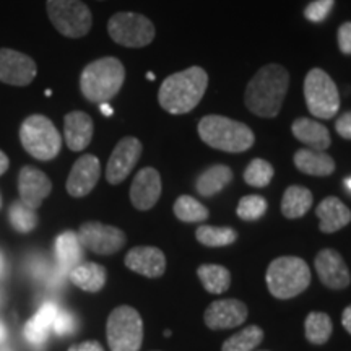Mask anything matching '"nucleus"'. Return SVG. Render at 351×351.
<instances>
[{
    "label": "nucleus",
    "instance_id": "obj_14",
    "mask_svg": "<svg viewBox=\"0 0 351 351\" xmlns=\"http://www.w3.org/2000/svg\"><path fill=\"white\" fill-rule=\"evenodd\" d=\"M315 271L320 282L330 289H345L350 287L351 276L343 257L335 249H322L315 257Z\"/></svg>",
    "mask_w": 351,
    "mask_h": 351
},
{
    "label": "nucleus",
    "instance_id": "obj_9",
    "mask_svg": "<svg viewBox=\"0 0 351 351\" xmlns=\"http://www.w3.org/2000/svg\"><path fill=\"white\" fill-rule=\"evenodd\" d=\"M47 15L65 38H83L93 25L90 8L82 0H47Z\"/></svg>",
    "mask_w": 351,
    "mask_h": 351
},
{
    "label": "nucleus",
    "instance_id": "obj_23",
    "mask_svg": "<svg viewBox=\"0 0 351 351\" xmlns=\"http://www.w3.org/2000/svg\"><path fill=\"white\" fill-rule=\"evenodd\" d=\"M54 252L59 270L69 275L73 267L83 261V245L75 231H64L57 236L54 243Z\"/></svg>",
    "mask_w": 351,
    "mask_h": 351
},
{
    "label": "nucleus",
    "instance_id": "obj_48",
    "mask_svg": "<svg viewBox=\"0 0 351 351\" xmlns=\"http://www.w3.org/2000/svg\"><path fill=\"white\" fill-rule=\"evenodd\" d=\"M69 351H78V348H77V345H73V346H70V348H69Z\"/></svg>",
    "mask_w": 351,
    "mask_h": 351
},
{
    "label": "nucleus",
    "instance_id": "obj_24",
    "mask_svg": "<svg viewBox=\"0 0 351 351\" xmlns=\"http://www.w3.org/2000/svg\"><path fill=\"white\" fill-rule=\"evenodd\" d=\"M293 135L302 142L311 150L324 152L327 150L332 145L330 134H328V129L326 125L319 124L314 119H307V117H301V119H296L291 125Z\"/></svg>",
    "mask_w": 351,
    "mask_h": 351
},
{
    "label": "nucleus",
    "instance_id": "obj_26",
    "mask_svg": "<svg viewBox=\"0 0 351 351\" xmlns=\"http://www.w3.org/2000/svg\"><path fill=\"white\" fill-rule=\"evenodd\" d=\"M295 166L301 173L309 176H330L335 171V161L327 153L302 148L295 153Z\"/></svg>",
    "mask_w": 351,
    "mask_h": 351
},
{
    "label": "nucleus",
    "instance_id": "obj_2",
    "mask_svg": "<svg viewBox=\"0 0 351 351\" xmlns=\"http://www.w3.org/2000/svg\"><path fill=\"white\" fill-rule=\"evenodd\" d=\"M207 86V72L202 67H189L165 78L158 91V101L169 114H187L200 103Z\"/></svg>",
    "mask_w": 351,
    "mask_h": 351
},
{
    "label": "nucleus",
    "instance_id": "obj_8",
    "mask_svg": "<svg viewBox=\"0 0 351 351\" xmlns=\"http://www.w3.org/2000/svg\"><path fill=\"white\" fill-rule=\"evenodd\" d=\"M304 98L309 112L319 119H332L340 109L339 88L322 69H313L306 75Z\"/></svg>",
    "mask_w": 351,
    "mask_h": 351
},
{
    "label": "nucleus",
    "instance_id": "obj_31",
    "mask_svg": "<svg viewBox=\"0 0 351 351\" xmlns=\"http://www.w3.org/2000/svg\"><path fill=\"white\" fill-rule=\"evenodd\" d=\"M195 238L200 244L207 245V247H225L230 245L238 239V232L232 228H217V226H208L202 225L197 228Z\"/></svg>",
    "mask_w": 351,
    "mask_h": 351
},
{
    "label": "nucleus",
    "instance_id": "obj_12",
    "mask_svg": "<svg viewBox=\"0 0 351 351\" xmlns=\"http://www.w3.org/2000/svg\"><path fill=\"white\" fill-rule=\"evenodd\" d=\"M142 155V143L135 137H124L114 148L112 155L109 156L106 179L109 184H121L125 181L130 171L135 168Z\"/></svg>",
    "mask_w": 351,
    "mask_h": 351
},
{
    "label": "nucleus",
    "instance_id": "obj_45",
    "mask_svg": "<svg viewBox=\"0 0 351 351\" xmlns=\"http://www.w3.org/2000/svg\"><path fill=\"white\" fill-rule=\"evenodd\" d=\"M5 337H7L5 326H3V324L0 322V341H3V340H5Z\"/></svg>",
    "mask_w": 351,
    "mask_h": 351
},
{
    "label": "nucleus",
    "instance_id": "obj_30",
    "mask_svg": "<svg viewBox=\"0 0 351 351\" xmlns=\"http://www.w3.org/2000/svg\"><path fill=\"white\" fill-rule=\"evenodd\" d=\"M333 330L332 319L326 313H311L306 317L304 332L306 339L313 345H324L330 339Z\"/></svg>",
    "mask_w": 351,
    "mask_h": 351
},
{
    "label": "nucleus",
    "instance_id": "obj_41",
    "mask_svg": "<svg viewBox=\"0 0 351 351\" xmlns=\"http://www.w3.org/2000/svg\"><path fill=\"white\" fill-rule=\"evenodd\" d=\"M78 351H104L103 346H101L99 341H95V340H88V341H83V343L77 345Z\"/></svg>",
    "mask_w": 351,
    "mask_h": 351
},
{
    "label": "nucleus",
    "instance_id": "obj_20",
    "mask_svg": "<svg viewBox=\"0 0 351 351\" xmlns=\"http://www.w3.org/2000/svg\"><path fill=\"white\" fill-rule=\"evenodd\" d=\"M59 311V306L52 301H46L39 307L38 313L28 320L25 327V339L29 345L34 348H41L46 343Z\"/></svg>",
    "mask_w": 351,
    "mask_h": 351
},
{
    "label": "nucleus",
    "instance_id": "obj_43",
    "mask_svg": "<svg viewBox=\"0 0 351 351\" xmlns=\"http://www.w3.org/2000/svg\"><path fill=\"white\" fill-rule=\"evenodd\" d=\"M8 165H10V161H8V156L2 150H0V176H2L8 169Z\"/></svg>",
    "mask_w": 351,
    "mask_h": 351
},
{
    "label": "nucleus",
    "instance_id": "obj_6",
    "mask_svg": "<svg viewBox=\"0 0 351 351\" xmlns=\"http://www.w3.org/2000/svg\"><path fill=\"white\" fill-rule=\"evenodd\" d=\"M20 140L26 152L39 161H49L59 155L62 137L59 130L41 114H34L23 121L20 127Z\"/></svg>",
    "mask_w": 351,
    "mask_h": 351
},
{
    "label": "nucleus",
    "instance_id": "obj_42",
    "mask_svg": "<svg viewBox=\"0 0 351 351\" xmlns=\"http://www.w3.org/2000/svg\"><path fill=\"white\" fill-rule=\"evenodd\" d=\"M341 324H343L345 330L351 335V304L348 307H345L343 315H341Z\"/></svg>",
    "mask_w": 351,
    "mask_h": 351
},
{
    "label": "nucleus",
    "instance_id": "obj_47",
    "mask_svg": "<svg viewBox=\"0 0 351 351\" xmlns=\"http://www.w3.org/2000/svg\"><path fill=\"white\" fill-rule=\"evenodd\" d=\"M147 77H148V80H152V82H153V80H155V75H153V73H152V72H150V73H148V75H147Z\"/></svg>",
    "mask_w": 351,
    "mask_h": 351
},
{
    "label": "nucleus",
    "instance_id": "obj_19",
    "mask_svg": "<svg viewBox=\"0 0 351 351\" xmlns=\"http://www.w3.org/2000/svg\"><path fill=\"white\" fill-rule=\"evenodd\" d=\"M124 262L127 269L147 276V278H158L166 270L165 254L153 245H137V247L130 249Z\"/></svg>",
    "mask_w": 351,
    "mask_h": 351
},
{
    "label": "nucleus",
    "instance_id": "obj_46",
    "mask_svg": "<svg viewBox=\"0 0 351 351\" xmlns=\"http://www.w3.org/2000/svg\"><path fill=\"white\" fill-rule=\"evenodd\" d=\"M345 187L348 189V191L351 192V178H348V179H345Z\"/></svg>",
    "mask_w": 351,
    "mask_h": 351
},
{
    "label": "nucleus",
    "instance_id": "obj_25",
    "mask_svg": "<svg viewBox=\"0 0 351 351\" xmlns=\"http://www.w3.org/2000/svg\"><path fill=\"white\" fill-rule=\"evenodd\" d=\"M106 269L95 262H80L69 274L70 282L75 285L77 288L88 293H96L103 289L104 285H106Z\"/></svg>",
    "mask_w": 351,
    "mask_h": 351
},
{
    "label": "nucleus",
    "instance_id": "obj_35",
    "mask_svg": "<svg viewBox=\"0 0 351 351\" xmlns=\"http://www.w3.org/2000/svg\"><path fill=\"white\" fill-rule=\"evenodd\" d=\"M274 178V166L269 161L262 160V158H256L251 161V165L247 166L244 171V181L249 186L262 189L267 187Z\"/></svg>",
    "mask_w": 351,
    "mask_h": 351
},
{
    "label": "nucleus",
    "instance_id": "obj_33",
    "mask_svg": "<svg viewBox=\"0 0 351 351\" xmlns=\"http://www.w3.org/2000/svg\"><path fill=\"white\" fill-rule=\"evenodd\" d=\"M174 215L184 223H200L208 218V210L191 195H181L174 204Z\"/></svg>",
    "mask_w": 351,
    "mask_h": 351
},
{
    "label": "nucleus",
    "instance_id": "obj_40",
    "mask_svg": "<svg viewBox=\"0 0 351 351\" xmlns=\"http://www.w3.org/2000/svg\"><path fill=\"white\" fill-rule=\"evenodd\" d=\"M335 129L341 138L351 140V111L341 114L335 122Z\"/></svg>",
    "mask_w": 351,
    "mask_h": 351
},
{
    "label": "nucleus",
    "instance_id": "obj_49",
    "mask_svg": "<svg viewBox=\"0 0 351 351\" xmlns=\"http://www.w3.org/2000/svg\"><path fill=\"white\" fill-rule=\"evenodd\" d=\"M0 207H2V199H0Z\"/></svg>",
    "mask_w": 351,
    "mask_h": 351
},
{
    "label": "nucleus",
    "instance_id": "obj_7",
    "mask_svg": "<svg viewBox=\"0 0 351 351\" xmlns=\"http://www.w3.org/2000/svg\"><path fill=\"white\" fill-rule=\"evenodd\" d=\"M106 335L111 351H140L143 322L138 311L130 306L116 307L108 317Z\"/></svg>",
    "mask_w": 351,
    "mask_h": 351
},
{
    "label": "nucleus",
    "instance_id": "obj_15",
    "mask_svg": "<svg viewBox=\"0 0 351 351\" xmlns=\"http://www.w3.org/2000/svg\"><path fill=\"white\" fill-rule=\"evenodd\" d=\"M247 319V306L239 300H218L205 311L204 320L212 330L238 327Z\"/></svg>",
    "mask_w": 351,
    "mask_h": 351
},
{
    "label": "nucleus",
    "instance_id": "obj_10",
    "mask_svg": "<svg viewBox=\"0 0 351 351\" xmlns=\"http://www.w3.org/2000/svg\"><path fill=\"white\" fill-rule=\"evenodd\" d=\"M108 33L124 47H145L155 39V25L140 13L121 12L111 16Z\"/></svg>",
    "mask_w": 351,
    "mask_h": 351
},
{
    "label": "nucleus",
    "instance_id": "obj_29",
    "mask_svg": "<svg viewBox=\"0 0 351 351\" xmlns=\"http://www.w3.org/2000/svg\"><path fill=\"white\" fill-rule=\"evenodd\" d=\"M202 285L212 295H221L225 293L231 285V274L230 270L225 269L223 265H217V263H205L200 265L197 270Z\"/></svg>",
    "mask_w": 351,
    "mask_h": 351
},
{
    "label": "nucleus",
    "instance_id": "obj_22",
    "mask_svg": "<svg viewBox=\"0 0 351 351\" xmlns=\"http://www.w3.org/2000/svg\"><path fill=\"white\" fill-rule=\"evenodd\" d=\"M315 215L320 219L319 230L327 232V234L340 231L351 221L350 208L337 197H327L320 202L315 208Z\"/></svg>",
    "mask_w": 351,
    "mask_h": 351
},
{
    "label": "nucleus",
    "instance_id": "obj_38",
    "mask_svg": "<svg viewBox=\"0 0 351 351\" xmlns=\"http://www.w3.org/2000/svg\"><path fill=\"white\" fill-rule=\"evenodd\" d=\"M75 328H77L75 315L69 313V311H59L54 324H52V330H54L59 337H64L75 332Z\"/></svg>",
    "mask_w": 351,
    "mask_h": 351
},
{
    "label": "nucleus",
    "instance_id": "obj_1",
    "mask_svg": "<svg viewBox=\"0 0 351 351\" xmlns=\"http://www.w3.org/2000/svg\"><path fill=\"white\" fill-rule=\"evenodd\" d=\"M288 86L289 73L283 65H265L247 83L245 106L258 117H276L288 93Z\"/></svg>",
    "mask_w": 351,
    "mask_h": 351
},
{
    "label": "nucleus",
    "instance_id": "obj_50",
    "mask_svg": "<svg viewBox=\"0 0 351 351\" xmlns=\"http://www.w3.org/2000/svg\"><path fill=\"white\" fill-rule=\"evenodd\" d=\"M263 351H265V350H263Z\"/></svg>",
    "mask_w": 351,
    "mask_h": 351
},
{
    "label": "nucleus",
    "instance_id": "obj_21",
    "mask_svg": "<svg viewBox=\"0 0 351 351\" xmlns=\"http://www.w3.org/2000/svg\"><path fill=\"white\" fill-rule=\"evenodd\" d=\"M93 121L86 112L72 111L64 119L65 143L72 152H82L93 138Z\"/></svg>",
    "mask_w": 351,
    "mask_h": 351
},
{
    "label": "nucleus",
    "instance_id": "obj_36",
    "mask_svg": "<svg viewBox=\"0 0 351 351\" xmlns=\"http://www.w3.org/2000/svg\"><path fill=\"white\" fill-rule=\"evenodd\" d=\"M236 212L244 221H257L267 212V200L261 195H245L241 199Z\"/></svg>",
    "mask_w": 351,
    "mask_h": 351
},
{
    "label": "nucleus",
    "instance_id": "obj_39",
    "mask_svg": "<svg viewBox=\"0 0 351 351\" xmlns=\"http://www.w3.org/2000/svg\"><path fill=\"white\" fill-rule=\"evenodd\" d=\"M339 47L346 56H351V21H346L339 28Z\"/></svg>",
    "mask_w": 351,
    "mask_h": 351
},
{
    "label": "nucleus",
    "instance_id": "obj_34",
    "mask_svg": "<svg viewBox=\"0 0 351 351\" xmlns=\"http://www.w3.org/2000/svg\"><path fill=\"white\" fill-rule=\"evenodd\" d=\"M8 218H10V225L15 231L26 234V232L33 231L38 225V215L36 210L26 207L23 202H13L8 210Z\"/></svg>",
    "mask_w": 351,
    "mask_h": 351
},
{
    "label": "nucleus",
    "instance_id": "obj_4",
    "mask_svg": "<svg viewBox=\"0 0 351 351\" xmlns=\"http://www.w3.org/2000/svg\"><path fill=\"white\" fill-rule=\"evenodd\" d=\"M200 138L215 150L228 153H243L254 145V132L243 122L232 121L225 116H205L199 122Z\"/></svg>",
    "mask_w": 351,
    "mask_h": 351
},
{
    "label": "nucleus",
    "instance_id": "obj_18",
    "mask_svg": "<svg viewBox=\"0 0 351 351\" xmlns=\"http://www.w3.org/2000/svg\"><path fill=\"white\" fill-rule=\"evenodd\" d=\"M101 165L95 155L78 158L67 179V192L72 197H85L93 191L99 181Z\"/></svg>",
    "mask_w": 351,
    "mask_h": 351
},
{
    "label": "nucleus",
    "instance_id": "obj_32",
    "mask_svg": "<svg viewBox=\"0 0 351 351\" xmlns=\"http://www.w3.org/2000/svg\"><path fill=\"white\" fill-rule=\"evenodd\" d=\"M263 340V330L258 326H249L228 339L221 351H252Z\"/></svg>",
    "mask_w": 351,
    "mask_h": 351
},
{
    "label": "nucleus",
    "instance_id": "obj_44",
    "mask_svg": "<svg viewBox=\"0 0 351 351\" xmlns=\"http://www.w3.org/2000/svg\"><path fill=\"white\" fill-rule=\"evenodd\" d=\"M99 109H101V112L104 114V116H112V108L109 106L108 103H103V104H99Z\"/></svg>",
    "mask_w": 351,
    "mask_h": 351
},
{
    "label": "nucleus",
    "instance_id": "obj_27",
    "mask_svg": "<svg viewBox=\"0 0 351 351\" xmlns=\"http://www.w3.org/2000/svg\"><path fill=\"white\" fill-rule=\"evenodd\" d=\"M232 181V171L225 165H215L197 178L195 189L200 195L212 197L221 192Z\"/></svg>",
    "mask_w": 351,
    "mask_h": 351
},
{
    "label": "nucleus",
    "instance_id": "obj_17",
    "mask_svg": "<svg viewBox=\"0 0 351 351\" xmlns=\"http://www.w3.org/2000/svg\"><path fill=\"white\" fill-rule=\"evenodd\" d=\"M161 195V178L155 168L140 169L130 186V202L140 212L153 208Z\"/></svg>",
    "mask_w": 351,
    "mask_h": 351
},
{
    "label": "nucleus",
    "instance_id": "obj_37",
    "mask_svg": "<svg viewBox=\"0 0 351 351\" xmlns=\"http://www.w3.org/2000/svg\"><path fill=\"white\" fill-rule=\"evenodd\" d=\"M333 8V0H314L306 7L304 16L313 23H322L330 15Z\"/></svg>",
    "mask_w": 351,
    "mask_h": 351
},
{
    "label": "nucleus",
    "instance_id": "obj_13",
    "mask_svg": "<svg viewBox=\"0 0 351 351\" xmlns=\"http://www.w3.org/2000/svg\"><path fill=\"white\" fill-rule=\"evenodd\" d=\"M36 64L29 56L13 49H0V82L26 86L36 77Z\"/></svg>",
    "mask_w": 351,
    "mask_h": 351
},
{
    "label": "nucleus",
    "instance_id": "obj_11",
    "mask_svg": "<svg viewBox=\"0 0 351 351\" xmlns=\"http://www.w3.org/2000/svg\"><path fill=\"white\" fill-rule=\"evenodd\" d=\"M83 247L99 256H111L125 245V232L116 226L103 225L99 221H86L78 230Z\"/></svg>",
    "mask_w": 351,
    "mask_h": 351
},
{
    "label": "nucleus",
    "instance_id": "obj_28",
    "mask_svg": "<svg viewBox=\"0 0 351 351\" xmlns=\"http://www.w3.org/2000/svg\"><path fill=\"white\" fill-rule=\"evenodd\" d=\"M313 194L309 189L301 186H289L282 199V212L287 218L296 219L304 217L313 207Z\"/></svg>",
    "mask_w": 351,
    "mask_h": 351
},
{
    "label": "nucleus",
    "instance_id": "obj_16",
    "mask_svg": "<svg viewBox=\"0 0 351 351\" xmlns=\"http://www.w3.org/2000/svg\"><path fill=\"white\" fill-rule=\"evenodd\" d=\"M52 191V182L43 171L33 166H25L19 174L20 200L26 207L36 210L47 199Z\"/></svg>",
    "mask_w": 351,
    "mask_h": 351
},
{
    "label": "nucleus",
    "instance_id": "obj_5",
    "mask_svg": "<svg viewBox=\"0 0 351 351\" xmlns=\"http://www.w3.org/2000/svg\"><path fill=\"white\" fill-rule=\"evenodd\" d=\"M311 283L309 265L300 257H278L267 269V287L276 300H291Z\"/></svg>",
    "mask_w": 351,
    "mask_h": 351
},
{
    "label": "nucleus",
    "instance_id": "obj_3",
    "mask_svg": "<svg viewBox=\"0 0 351 351\" xmlns=\"http://www.w3.org/2000/svg\"><path fill=\"white\" fill-rule=\"evenodd\" d=\"M125 80V69L116 57H103L83 69L80 90L91 103H109L121 91Z\"/></svg>",
    "mask_w": 351,
    "mask_h": 351
}]
</instances>
